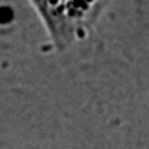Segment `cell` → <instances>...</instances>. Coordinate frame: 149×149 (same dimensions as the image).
<instances>
[{
    "instance_id": "cell-1",
    "label": "cell",
    "mask_w": 149,
    "mask_h": 149,
    "mask_svg": "<svg viewBox=\"0 0 149 149\" xmlns=\"http://www.w3.org/2000/svg\"><path fill=\"white\" fill-rule=\"evenodd\" d=\"M58 43H68L84 33L106 0H34Z\"/></svg>"
}]
</instances>
